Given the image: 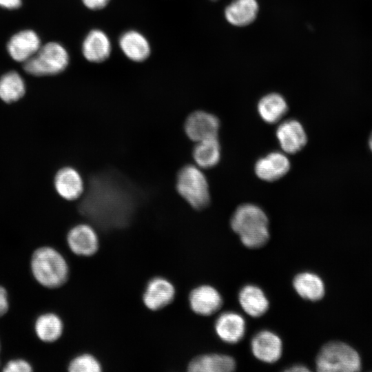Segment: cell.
Returning <instances> with one entry per match:
<instances>
[{"label": "cell", "mask_w": 372, "mask_h": 372, "mask_svg": "<svg viewBox=\"0 0 372 372\" xmlns=\"http://www.w3.org/2000/svg\"><path fill=\"white\" fill-rule=\"evenodd\" d=\"M257 108L261 118L269 124L278 122L288 111L285 99L278 93H270L262 97Z\"/></svg>", "instance_id": "cell-23"}, {"label": "cell", "mask_w": 372, "mask_h": 372, "mask_svg": "<svg viewBox=\"0 0 372 372\" xmlns=\"http://www.w3.org/2000/svg\"><path fill=\"white\" fill-rule=\"evenodd\" d=\"M258 6L256 0H234L225 9V17L232 25L245 26L256 17Z\"/></svg>", "instance_id": "cell-22"}, {"label": "cell", "mask_w": 372, "mask_h": 372, "mask_svg": "<svg viewBox=\"0 0 372 372\" xmlns=\"http://www.w3.org/2000/svg\"><path fill=\"white\" fill-rule=\"evenodd\" d=\"M110 0H82L83 4L89 9L99 10L104 8Z\"/></svg>", "instance_id": "cell-30"}, {"label": "cell", "mask_w": 372, "mask_h": 372, "mask_svg": "<svg viewBox=\"0 0 372 372\" xmlns=\"http://www.w3.org/2000/svg\"><path fill=\"white\" fill-rule=\"evenodd\" d=\"M68 63L69 56L65 48L59 43L49 42L24 62L23 69L34 76L54 75L63 71Z\"/></svg>", "instance_id": "cell-5"}, {"label": "cell", "mask_w": 372, "mask_h": 372, "mask_svg": "<svg viewBox=\"0 0 372 372\" xmlns=\"http://www.w3.org/2000/svg\"><path fill=\"white\" fill-rule=\"evenodd\" d=\"M21 5V0H0V6L7 9L18 8Z\"/></svg>", "instance_id": "cell-31"}, {"label": "cell", "mask_w": 372, "mask_h": 372, "mask_svg": "<svg viewBox=\"0 0 372 372\" xmlns=\"http://www.w3.org/2000/svg\"><path fill=\"white\" fill-rule=\"evenodd\" d=\"M66 240L70 251L77 256H93L99 248L98 234L88 224L81 223L72 227L68 232Z\"/></svg>", "instance_id": "cell-8"}, {"label": "cell", "mask_w": 372, "mask_h": 372, "mask_svg": "<svg viewBox=\"0 0 372 372\" xmlns=\"http://www.w3.org/2000/svg\"><path fill=\"white\" fill-rule=\"evenodd\" d=\"M25 92L23 78L15 71L4 74L0 78V99L12 103L22 98Z\"/></svg>", "instance_id": "cell-26"}, {"label": "cell", "mask_w": 372, "mask_h": 372, "mask_svg": "<svg viewBox=\"0 0 372 372\" xmlns=\"http://www.w3.org/2000/svg\"><path fill=\"white\" fill-rule=\"evenodd\" d=\"M176 187L180 196L194 209L201 210L209 205L208 183L205 175L196 166L188 164L179 169Z\"/></svg>", "instance_id": "cell-4"}, {"label": "cell", "mask_w": 372, "mask_h": 372, "mask_svg": "<svg viewBox=\"0 0 372 372\" xmlns=\"http://www.w3.org/2000/svg\"><path fill=\"white\" fill-rule=\"evenodd\" d=\"M233 358L222 354H205L194 358L188 364L191 372H229L234 370Z\"/></svg>", "instance_id": "cell-18"}, {"label": "cell", "mask_w": 372, "mask_h": 372, "mask_svg": "<svg viewBox=\"0 0 372 372\" xmlns=\"http://www.w3.org/2000/svg\"><path fill=\"white\" fill-rule=\"evenodd\" d=\"M32 370V364L23 358H14L8 360L2 369L4 372H30Z\"/></svg>", "instance_id": "cell-28"}, {"label": "cell", "mask_w": 372, "mask_h": 372, "mask_svg": "<svg viewBox=\"0 0 372 372\" xmlns=\"http://www.w3.org/2000/svg\"><path fill=\"white\" fill-rule=\"evenodd\" d=\"M63 322L59 316L45 312L38 316L34 321V333L41 341L52 343L58 340L63 332Z\"/></svg>", "instance_id": "cell-19"}, {"label": "cell", "mask_w": 372, "mask_h": 372, "mask_svg": "<svg viewBox=\"0 0 372 372\" xmlns=\"http://www.w3.org/2000/svg\"><path fill=\"white\" fill-rule=\"evenodd\" d=\"M141 198L138 189L125 176L107 170L91 176L79 208L101 226L116 227L128 221Z\"/></svg>", "instance_id": "cell-1"}, {"label": "cell", "mask_w": 372, "mask_h": 372, "mask_svg": "<svg viewBox=\"0 0 372 372\" xmlns=\"http://www.w3.org/2000/svg\"><path fill=\"white\" fill-rule=\"evenodd\" d=\"M369 146H370L371 149L372 150V133L369 138Z\"/></svg>", "instance_id": "cell-33"}, {"label": "cell", "mask_w": 372, "mask_h": 372, "mask_svg": "<svg viewBox=\"0 0 372 372\" xmlns=\"http://www.w3.org/2000/svg\"><path fill=\"white\" fill-rule=\"evenodd\" d=\"M101 367L100 362L94 355L82 353L70 361L68 369L70 372H99Z\"/></svg>", "instance_id": "cell-27"}, {"label": "cell", "mask_w": 372, "mask_h": 372, "mask_svg": "<svg viewBox=\"0 0 372 372\" xmlns=\"http://www.w3.org/2000/svg\"><path fill=\"white\" fill-rule=\"evenodd\" d=\"M285 371H290V372H304V371H309V369L304 365L296 364V365L290 366L289 369H287Z\"/></svg>", "instance_id": "cell-32"}, {"label": "cell", "mask_w": 372, "mask_h": 372, "mask_svg": "<svg viewBox=\"0 0 372 372\" xmlns=\"http://www.w3.org/2000/svg\"><path fill=\"white\" fill-rule=\"evenodd\" d=\"M238 300L242 309L251 317L262 316L269 308V301L265 294L255 285L243 287L239 292Z\"/></svg>", "instance_id": "cell-20"}, {"label": "cell", "mask_w": 372, "mask_h": 372, "mask_svg": "<svg viewBox=\"0 0 372 372\" xmlns=\"http://www.w3.org/2000/svg\"><path fill=\"white\" fill-rule=\"evenodd\" d=\"M196 164L204 169L216 165L220 158V146L217 138L197 142L192 152Z\"/></svg>", "instance_id": "cell-25"}, {"label": "cell", "mask_w": 372, "mask_h": 372, "mask_svg": "<svg viewBox=\"0 0 372 372\" xmlns=\"http://www.w3.org/2000/svg\"><path fill=\"white\" fill-rule=\"evenodd\" d=\"M293 286L298 294L306 300H319L324 294L322 280L311 272L305 271L297 274L293 278Z\"/></svg>", "instance_id": "cell-24"}, {"label": "cell", "mask_w": 372, "mask_h": 372, "mask_svg": "<svg viewBox=\"0 0 372 372\" xmlns=\"http://www.w3.org/2000/svg\"><path fill=\"white\" fill-rule=\"evenodd\" d=\"M276 134L282 149L290 154L300 152L307 143L304 129L296 119L282 122L278 126Z\"/></svg>", "instance_id": "cell-10"}, {"label": "cell", "mask_w": 372, "mask_h": 372, "mask_svg": "<svg viewBox=\"0 0 372 372\" xmlns=\"http://www.w3.org/2000/svg\"><path fill=\"white\" fill-rule=\"evenodd\" d=\"M0 352H1V342H0Z\"/></svg>", "instance_id": "cell-34"}, {"label": "cell", "mask_w": 372, "mask_h": 372, "mask_svg": "<svg viewBox=\"0 0 372 372\" xmlns=\"http://www.w3.org/2000/svg\"><path fill=\"white\" fill-rule=\"evenodd\" d=\"M111 48L110 41L104 32L92 30L83 41L82 52L88 61L101 63L109 57Z\"/></svg>", "instance_id": "cell-17"}, {"label": "cell", "mask_w": 372, "mask_h": 372, "mask_svg": "<svg viewBox=\"0 0 372 372\" xmlns=\"http://www.w3.org/2000/svg\"><path fill=\"white\" fill-rule=\"evenodd\" d=\"M268 218L258 205L243 203L237 207L231 216L230 225L238 234L242 243L248 248H259L269 239Z\"/></svg>", "instance_id": "cell-2"}, {"label": "cell", "mask_w": 372, "mask_h": 372, "mask_svg": "<svg viewBox=\"0 0 372 372\" xmlns=\"http://www.w3.org/2000/svg\"><path fill=\"white\" fill-rule=\"evenodd\" d=\"M175 295L174 285L165 278L156 276L147 283L143 293V302L148 309L157 311L169 304Z\"/></svg>", "instance_id": "cell-9"}, {"label": "cell", "mask_w": 372, "mask_h": 372, "mask_svg": "<svg viewBox=\"0 0 372 372\" xmlns=\"http://www.w3.org/2000/svg\"><path fill=\"white\" fill-rule=\"evenodd\" d=\"M219 127L218 118L214 114L202 110L191 113L184 124L187 136L196 142L217 138Z\"/></svg>", "instance_id": "cell-7"}, {"label": "cell", "mask_w": 372, "mask_h": 372, "mask_svg": "<svg viewBox=\"0 0 372 372\" xmlns=\"http://www.w3.org/2000/svg\"><path fill=\"white\" fill-rule=\"evenodd\" d=\"M9 307L8 291L3 286L0 285V318L8 311Z\"/></svg>", "instance_id": "cell-29"}, {"label": "cell", "mask_w": 372, "mask_h": 372, "mask_svg": "<svg viewBox=\"0 0 372 372\" xmlns=\"http://www.w3.org/2000/svg\"><path fill=\"white\" fill-rule=\"evenodd\" d=\"M189 304L194 313L207 316L219 310L223 304V299L214 287L203 285L191 291L189 295Z\"/></svg>", "instance_id": "cell-11"}, {"label": "cell", "mask_w": 372, "mask_h": 372, "mask_svg": "<svg viewBox=\"0 0 372 372\" xmlns=\"http://www.w3.org/2000/svg\"><path fill=\"white\" fill-rule=\"evenodd\" d=\"M119 46L124 54L130 60L141 62L150 54V46L147 39L140 32L130 30L121 35Z\"/></svg>", "instance_id": "cell-21"}, {"label": "cell", "mask_w": 372, "mask_h": 372, "mask_svg": "<svg viewBox=\"0 0 372 372\" xmlns=\"http://www.w3.org/2000/svg\"></svg>", "instance_id": "cell-35"}, {"label": "cell", "mask_w": 372, "mask_h": 372, "mask_svg": "<svg viewBox=\"0 0 372 372\" xmlns=\"http://www.w3.org/2000/svg\"><path fill=\"white\" fill-rule=\"evenodd\" d=\"M215 331L223 341L234 344L243 338L245 332V322L238 313L232 311L225 312L216 319Z\"/></svg>", "instance_id": "cell-16"}, {"label": "cell", "mask_w": 372, "mask_h": 372, "mask_svg": "<svg viewBox=\"0 0 372 372\" xmlns=\"http://www.w3.org/2000/svg\"><path fill=\"white\" fill-rule=\"evenodd\" d=\"M251 348L256 358L267 363L278 361L282 351L280 338L276 333L267 330L261 331L254 336Z\"/></svg>", "instance_id": "cell-12"}, {"label": "cell", "mask_w": 372, "mask_h": 372, "mask_svg": "<svg viewBox=\"0 0 372 372\" xmlns=\"http://www.w3.org/2000/svg\"><path fill=\"white\" fill-rule=\"evenodd\" d=\"M41 47L38 35L31 30H22L14 34L7 44L10 56L16 61L25 62Z\"/></svg>", "instance_id": "cell-14"}, {"label": "cell", "mask_w": 372, "mask_h": 372, "mask_svg": "<svg viewBox=\"0 0 372 372\" xmlns=\"http://www.w3.org/2000/svg\"><path fill=\"white\" fill-rule=\"evenodd\" d=\"M316 365L321 372L358 371L360 369V360L357 352L349 345L331 342L320 349Z\"/></svg>", "instance_id": "cell-6"}, {"label": "cell", "mask_w": 372, "mask_h": 372, "mask_svg": "<svg viewBox=\"0 0 372 372\" xmlns=\"http://www.w3.org/2000/svg\"><path fill=\"white\" fill-rule=\"evenodd\" d=\"M289 159L279 152H272L258 158L254 165L256 176L267 182L280 179L289 172Z\"/></svg>", "instance_id": "cell-13"}, {"label": "cell", "mask_w": 372, "mask_h": 372, "mask_svg": "<svg viewBox=\"0 0 372 372\" xmlns=\"http://www.w3.org/2000/svg\"><path fill=\"white\" fill-rule=\"evenodd\" d=\"M54 187L59 195L68 200L79 198L84 191V183L81 174L72 167H65L57 172L54 178Z\"/></svg>", "instance_id": "cell-15"}, {"label": "cell", "mask_w": 372, "mask_h": 372, "mask_svg": "<svg viewBox=\"0 0 372 372\" xmlns=\"http://www.w3.org/2000/svg\"><path fill=\"white\" fill-rule=\"evenodd\" d=\"M30 267L34 280L48 289L61 287L69 277L67 260L57 249L50 246L36 249L31 256Z\"/></svg>", "instance_id": "cell-3"}]
</instances>
